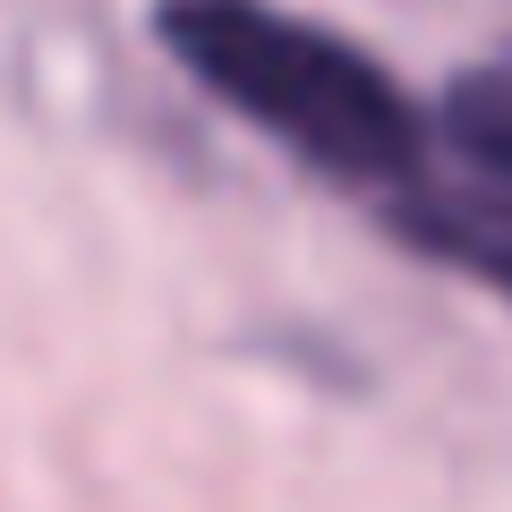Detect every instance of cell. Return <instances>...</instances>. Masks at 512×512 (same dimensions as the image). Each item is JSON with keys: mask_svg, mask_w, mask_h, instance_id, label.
I'll return each mask as SVG.
<instances>
[{"mask_svg": "<svg viewBox=\"0 0 512 512\" xmlns=\"http://www.w3.org/2000/svg\"><path fill=\"white\" fill-rule=\"evenodd\" d=\"M154 43L222 111L325 171L333 188H410L427 171V111L367 43L274 0H154Z\"/></svg>", "mask_w": 512, "mask_h": 512, "instance_id": "1", "label": "cell"}, {"mask_svg": "<svg viewBox=\"0 0 512 512\" xmlns=\"http://www.w3.org/2000/svg\"><path fill=\"white\" fill-rule=\"evenodd\" d=\"M427 128L444 137V154H453L478 188L512 197V60L461 69L453 86L436 94V120H427Z\"/></svg>", "mask_w": 512, "mask_h": 512, "instance_id": "2", "label": "cell"}]
</instances>
